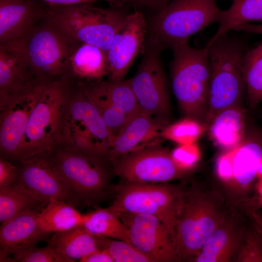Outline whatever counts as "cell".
Segmentation results:
<instances>
[{
  "instance_id": "cell-1",
  "label": "cell",
  "mask_w": 262,
  "mask_h": 262,
  "mask_svg": "<svg viewBox=\"0 0 262 262\" xmlns=\"http://www.w3.org/2000/svg\"><path fill=\"white\" fill-rule=\"evenodd\" d=\"M228 199L220 191L196 181L182 183L176 224L177 262H193L217 226Z\"/></svg>"
},
{
  "instance_id": "cell-2",
  "label": "cell",
  "mask_w": 262,
  "mask_h": 262,
  "mask_svg": "<svg viewBox=\"0 0 262 262\" xmlns=\"http://www.w3.org/2000/svg\"><path fill=\"white\" fill-rule=\"evenodd\" d=\"M78 207H94L114 197L112 166L105 157L61 143L45 153Z\"/></svg>"
},
{
  "instance_id": "cell-3",
  "label": "cell",
  "mask_w": 262,
  "mask_h": 262,
  "mask_svg": "<svg viewBox=\"0 0 262 262\" xmlns=\"http://www.w3.org/2000/svg\"><path fill=\"white\" fill-rule=\"evenodd\" d=\"M122 7L101 8L91 3L65 5L47 3L45 19L73 40L107 51L129 15Z\"/></svg>"
},
{
  "instance_id": "cell-4",
  "label": "cell",
  "mask_w": 262,
  "mask_h": 262,
  "mask_svg": "<svg viewBox=\"0 0 262 262\" xmlns=\"http://www.w3.org/2000/svg\"><path fill=\"white\" fill-rule=\"evenodd\" d=\"M77 42L45 19L21 37L0 44L16 52L37 78L68 77L70 56Z\"/></svg>"
},
{
  "instance_id": "cell-5",
  "label": "cell",
  "mask_w": 262,
  "mask_h": 262,
  "mask_svg": "<svg viewBox=\"0 0 262 262\" xmlns=\"http://www.w3.org/2000/svg\"><path fill=\"white\" fill-rule=\"evenodd\" d=\"M171 49L173 58L170 68L173 93L183 113L204 124L210 78L209 47L193 48L187 42Z\"/></svg>"
},
{
  "instance_id": "cell-6",
  "label": "cell",
  "mask_w": 262,
  "mask_h": 262,
  "mask_svg": "<svg viewBox=\"0 0 262 262\" xmlns=\"http://www.w3.org/2000/svg\"><path fill=\"white\" fill-rule=\"evenodd\" d=\"M69 79L47 84L29 119L17 162L49 152L62 142Z\"/></svg>"
},
{
  "instance_id": "cell-7",
  "label": "cell",
  "mask_w": 262,
  "mask_h": 262,
  "mask_svg": "<svg viewBox=\"0 0 262 262\" xmlns=\"http://www.w3.org/2000/svg\"><path fill=\"white\" fill-rule=\"evenodd\" d=\"M209 47L210 78L205 126L219 112L241 105L245 87L243 49L238 42L223 35Z\"/></svg>"
},
{
  "instance_id": "cell-8",
  "label": "cell",
  "mask_w": 262,
  "mask_h": 262,
  "mask_svg": "<svg viewBox=\"0 0 262 262\" xmlns=\"http://www.w3.org/2000/svg\"><path fill=\"white\" fill-rule=\"evenodd\" d=\"M111 141L109 129L98 110L76 81L70 80L61 143L89 154L108 158Z\"/></svg>"
},
{
  "instance_id": "cell-9",
  "label": "cell",
  "mask_w": 262,
  "mask_h": 262,
  "mask_svg": "<svg viewBox=\"0 0 262 262\" xmlns=\"http://www.w3.org/2000/svg\"><path fill=\"white\" fill-rule=\"evenodd\" d=\"M216 0H173L147 24L148 36L164 49L187 42L193 34L218 22Z\"/></svg>"
},
{
  "instance_id": "cell-10",
  "label": "cell",
  "mask_w": 262,
  "mask_h": 262,
  "mask_svg": "<svg viewBox=\"0 0 262 262\" xmlns=\"http://www.w3.org/2000/svg\"><path fill=\"white\" fill-rule=\"evenodd\" d=\"M182 196V183H143L119 181L108 207L116 213H147L159 218L175 231Z\"/></svg>"
},
{
  "instance_id": "cell-11",
  "label": "cell",
  "mask_w": 262,
  "mask_h": 262,
  "mask_svg": "<svg viewBox=\"0 0 262 262\" xmlns=\"http://www.w3.org/2000/svg\"><path fill=\"white\" fill-rule=\"evenodd\" d=\"M163 50L158 42L148 36L142 60L129 80L140 109L168 125L170 102L161 59Z\"/></svg>"
},
{
  "instance_id": "cell-12",
  "label": "cell",
  "mask_w": 262,
  "mask_h": 262,
  "mask_svg": "<svg viewBox=\"0 0 262 262\" xmlns=\"http://www.w3.org/2000/svg\"><path fill=\"white\" fill-rule=\"evenodd\" d=\"M111 164L114 176L123 182H169L183 178L187 173L177 165L171 152L159 144L120 156Z\"/></svg>"
},
{
  "instance_id": "cell-13",
  "label": "cell",
  "mask_w": 262,
  "mask_h": 262,
  "mask_svg": "<svg viewBox=\"0 0 262 262\" xmlns=\"http://www.w3.org/2000/svg\"><path fill=\"white\" fill-rule=\"evenodd\" d=\"M117 213L130 244L152 262H177L176 232L159 218L147 213Z\"/></svg>"
},
{
  "instance_id": "cell-14",
  "label": "cell",
  "mask_w": 262,
  "mask_h": 262,
  "mask_svg": "<svg viewBox=\"0 0 262 262\" xmlns=\"http://www.w3.org/2000/svg\"><path fill=\"white\" fill-rule=\"evenodd\" d=\"M250 222L245 212L228 199L219 223L194 262H236Z\"/></svg>"
},
{
  "instance_id": "cell-15",
  "label": "cell",
  "mask_w": 262,
  "mask_h": 262,
  "mask_svg": "<svg viewBox=\"0 0 262 262\" xmlns=\"http://www.w3.org/2000/svg\"><path fill=\"white\" fill-rule=\"evenodd\" d=\"M48 82L40 83L0 109L1 158L17 162L30 116Z\"/></svg>"
},
{
  "instance_id": "cell-16",
  "label": "cell",
  "mask_w": 262,
  "mask_h": 262,
  "mask_svg": "<svg viewBox=\"0 0 262 262\" xmlns=\"http://www.w3.org/2000/svg\"><path fill=\"white\" fill-rule=\"evenodd\" d=\"M147 33L143 14L139 11L129 14L107 51L109 80H124L136 57L144 51Z\"/></svg>"
},
{
  "instance_id": "cell-17",
  "label": "cell",
  "mask_w": 262,
  "mask_h": 262,
  "mask_svg": "<svg viewBox=\"0 0 262 262\" xmlns=\"http://www.w3.org/2000/svg\"><path fill=\"white\" fill-rule=\"evenodd\" d=\"M17 163L15 182L20 184L47 204L52 200H58L78 207L45 154L26 159Z\"/></svg>"
},
{
  "instance_id": "cell-18",
  "label": "cell",
  "mask_w": 262,
  "mask_h": 262,
  "mask_svg": "<svg viewBox=\"0 0 262 262\" xmlns=\"http://www.w3.org/2000/svg\"><path fill=\"white\" fill-rule=\"evenodd\" d=\"M262 156V139L252 135L237 147L233 162L232 177L227 188L232 202L251 196L256 185L257 171Z\"/></svg>"
},
{
  "instance_id": "cell-19",
  "label": "cell",
  "mask_w": 262,
  "mask_h": 262,
  "mask_svg": "<svg viewBox=\"0 0 262 262\" xmlns=\"http://www.w3.org/2000/svg\"><path fill=\"white\" fill-rule=\"evenodd\" d=\"M47 4L41 0H0V44L21 37L45 19Z\"/></svg>"
},
{
  "instance_id": "cell-20",
  "label": "cell",
  "mask_w": 262,
  "mask_h": 262,
  "mask_svg": "<svg viewBox=\"0 0 262 262\" xmlns=\"http://www.w3.org/2000/svg\"><path fill=\"white\" fill-rule=\"evenodd\" d=\"M44 82L16 52L0 45V109Z\"/></svg>"
},
{
  "instance_id": "cell-21",
  "label": "cell",
  "mask_w": 262,
  "mask_h": 262,
  "mask_svg": "<svg viewBox=\"0 0 262 262\" xmlns=\"http://www.w3.org/2000/svg\"><path fill=\"white\" fill-rule=\"evenodd\" d=\"M140 109L111 142L108 159L112 163L120 156L150 146L147 143L161 136L167 126Z\"/></svg>"
},
{
  "instance_id": "cell-22",
  "label": "cell",
  "mask_w": 262,
  "mask_h": 262,
  "mask_svg": "<svg viewBox=\"0 0 262 262\" xmlns=\"http://www.w3.org/2000/svg\"><path fill=\"white\" fill-rule=\"evenodd\" d=\"M41 211H26L1 224L0 229V262H11L9 256L17 247L36 244L48 236L40 230L38 219Z\"/></svg>"
},
{
  "instance_id": "cell-23",
  "label": "cell",
  "mask_w": 262,
  "mask_h": 262,
  "mask_svg": "<svg viewBox=\"0 0 262 262\" xmlns=\"http://www.w3.org/2000/svg\"><path fill=\"white\" fill-rule=\"evenodd\" d=\"M108 73L107 51L96 46L79 42L69 60L68 77L75 81H96Z\"/></svg>"
},
{
  "instance_id": "cell-24",
  "label": "cell",
  "mask_w": 262,
  "mask_h": 262,
  "mask_svg": "<svg viewBox=\"0 0 262 262\" xmlns=\"http://www.w3.org/2000/svg\"><path fill=\"white\" fill-rule=\"evenodd\" d=\"M205 126L218 146L226 151L232 149L243 140L245 111L241 105L228 108L216 114Z\"/></svg>"
},
{
  "instance_id": "cell-25",
  "label": "cell",
  "mask_w": 262,
  "mask_h": 262,
  "mask_svg": "<svg viewBox=\"0 0 262 262\" xmlns=\"http://www.w3.org/2000/svg\"><path fill=\"white\" fill-rule=\"evenodd\" d=\"M47 241L60 254L74 261L80 260L99 249L98 236L82 225L53 233Z\"/></svg>"
},
{
  "instance_id": "cell-26",
  "label": "cell",
  "mask_w": 262,
  "mask_h": 262,
  "mask_svg": "<svg viewBox=\"0 0 262 262\" xmlns=\"http://www.w3.org/2000/svg\"><path fill=\"white\" fill-rule=\"evenodd\" d=\"M86 217L74 206L63 201L52 200L40 212L38 223L40 231L49 235L82 225Z\"/></svg>"
},
{
  "instance_id": "cell-27",
  "label": "cell",
  "mask_w": 262,
  "mask_h": 262,
  "mask_svg": "<svg viewBox=\"0 0 262 262\" xmlns=\"http://www.w3.org/2000/svg\"><path fill=\"white\" fill-rule=\"evenodd\" d=\"M47 204L17 183L0 187V222L2 224L26 211H41Z\"/></svg>"
},
{
  "instance_id": "cell-28",
  "label": "cell",
  "mask_w": 262,
  "mask_h": 262,
  "mask_svg": "<svg viewBox=\"0 0 262 262\" xmlns=\"http://www.w3.org/2000/svg\"><path fill=\"white\" fill-rule=\"evenodd\" d=\"M76 82L98 110L109 129L112 140L120 133L131 118L113 105L101 90L98 81H76Z\"/></svg>"
},
{
  "instance_id": "cell-29",
  "label": "cell",
  "mask_w": 262,
  "mask_h": 262,
  "mask_svg": "<svg viewBox=\"0 0 262 262\" xmlns=\"http://www.w3.org/2000/svg\"><path fill=\"white\" fill-rule=\"evenodd\" d=\"M253 21H262V0H233L229 9L221 11L218 30L208 43L231 29Z\"/></svg>"
},
{
  "instance_id": "cell-30",
  "label": "cell",
  "mask_w": 262,
  "mask_h": 262,
  "mask_svg": "<svg viewBox=\"0 0 262 262\" xmlns=\"http://www.w3.org/2000/svg\"><path fill=\"white\" fill-rule=\"evenodd\" d=\"M86 213L82 226L91 234L99 237L122 240L130 243L127 229L117 213L108 207H95Z\"/></svg>"
},
{
  "instance_id": "cell-31",
  "label": "cell",
  "mask_w": 262,
  "mask_h": 262,
  "mask_svg": "<svg viewBox=\"0 0 262 262\" xmlns=\"http://www.w3.org/2000/svg\"><path fill=\"white\" fill-rule=\"evenodd\" d=\"M242 71L250 106L262 101V43L244 55Z\"/></svg>"
},
{
  "instance_id": "cell-32",
  "label": "cell",
  "mask_w": 262,
  "mask_h": 262,
  "mask_svg": "<svg viewBox=\"0 0 262 262\" xmlns=\"http://www.w3.org/2000/svg\"><path fill=\"white\" fill-rule=\"evenodd\" d=\"M98 85L113 105L130 119L140 108L131 88L129 79L127 80L98 81Z\"/></svg>"
},
{
  "instance_id": "cell-33",
  "label": "cell",
  "mask_w": 262,
  "mask_h": 262,
  "mask_svg": "<svg viewBox=\"0 0 262 262\" xmlns=\"http://www.w3.org/2000/svg\"><path fill=\"white\" fill-rule=\"evenodd\" d=\"M205 130L203 123L188 117L167 125L162 131L161 136L180 145H187L194 143Z\"/></svg>"
},
{
  "instance_id": "cell-34",
  "label": "cell",
  "mask_w": 262,
  "mask_h": 262,
  "mask_svg": "<svg viewBox=\"0 0 262 262\" xmlns=\"http://www.w3.org/2000/svg\"><path fill=\"white\" fill-rule=\"evenodd\" d=\"M12 262H74L75 261L58 252L47 244L39 248L34 244H27L16 247L12 252Z\"/></svg>"
},
{
  "instance_id": "cell-35",
  "label": "cell",
  "mask_w": 262,
  "mask_h": 262,
  "mask_svg": "<svg viewBox=\"0 0 262 262\" xmlns=\"http://www.w3.org/2000/svg\"><path fill=\"white\" fill-rule=\"evenodd\" d=\"M98 239L99 249L106 250L114 262H152L128 242L99 236Z\"/></svg>"
},
{
  "instance_id": "cell-36",
  "label": "cell",
  "mask_w": 262,
  "mask_h": 262,
  "mask_svg": "<svg viewBox=\"0 0 262 262\" xmlns=\"http://www.w3.org/2000/svg\"><path fill=\"white\" fill-rule=\"evenodd\" d=\"M236 262H262V234L251 221Z\"/></svg>"
},
{
  "instance_id": "cell-37",
  "label": "cell",
  "mask_w": 262,
  "mask_h": 262,
  "mask_svg": "<svg viewBox=\"0 0 262 262\" xmlns=\"http://www.w3.org/2000/svg\"><path fill=\"white\" fill-rule=\"evenodd\" d=\"M171 154L177 165L187 172L194 166L200 158L199 150L195 143L180 145L174 149Z\"/></svg>"
},
{
  "instance_id": "cell-38",
  "label": "cell",
  "mask_w": 262,
  "mask_h": 262,
  "mask_svg": "<svg viewBox=\"0 0 262 262\" xmlns=\"http://www.w3.org/2000/svg\"><path fill=\"white\" fill-rule=\"evenodd\" d=\"M236 147L226 150L218 157L216 161L217 176L226 188L229 186L232 179L233 162Z\"/></svg>"
},
{
  "instance_id": "cell-39",
  "label": "cell",
  "mask_w": 262,
  "mask_h": 262,
  "mask_svg": "<svg viewBox=\"0 0 262 262\" xmlns=\"http://www.w3.org/2000/svg\"><path fill=\"white\" fill-rule=\"evenodd\" d=\"M14 162L0 158V187L7 186L15 182L17 165Z\"/></svg>"
},
{
  "instance_id": "cell-40",
  "label": "cell",
  "mask_w": 262,
  "mask_h": 262,
  "mask_svg": "<svg viewBox=\"0 0 262 262\" xmlns=\"http://www.w3.org/2000/svg\"><path fill=\"white\" fill-rule=\"evenodd\" d=\"M42 1L52 5H72L82 3H91L98 1H105L111 6H123L130 0H41Z\"/></svg>"
},
{
  "instance_id": "cell-41",
  "label": "cell",
  "mask_w": 262,
  "mask_h": 262,
  "mask_svg": "<svg viewBox=\"0 0 262 262\" xmlns=\"http://www.w3.org/2000/svg\"><path fill=\"white\" fill-rule=\"evenodd\" d=\"M170 0H130L135 5L147 7L158 13L169 3Z\"/></svg>"
},
{
  "instance_id": "cell-42",
  "label": "cell",
  "mask_w": 262,
  "mask_h": 262,
  "mask_svg": "<svg viewBox=\"0 0 262 262\" xmlns=\"http://www.w3.org/2000/svg\"><path fill=\"white\" fill-rule=\"evenodd\" d=\"M81 262H114L109 253L105 249H98L88 255L82 258Z\"/></svg>"
},
{
  "instance_id": "cell-43",
  "label": "cell",
  "mask_w": 262,
  "mask_h": 262,
  "mask_svg": "<svg viewBox=\"0 0 262 262\" xmlns=\"http://www.w3.org/2000/svg\"><path fill=\"white\" fill-rule=\"evenodd\" d=\"M240 209L259 210L262 208V198L257 196H251L243 201L236 203Z\"/></svg>"
},
{
  "instance_id": "cell-44",
  "label": "cell",
  "mask_w": 262,
  "mask_h": 262,
  "mask_svg": "<svg viewBox=\"0 0 262 262\" xmlns=\"http://www.w3.org/2000/svg\"><path fill=\"white\" fill-rule=\"evenodd\" d=\"M252 223L262 234V213L258 210H243Z\"/></svg>"
},
{
  "instance_id": "cell-45",
  "label": "cell",
  "mask_w": 262,
  "mask_h": 262,
  "mask_svg": "<svg viewBox=\"0 0 262 262\" xmlns=\"http://www.w3.org/2000/svg\"><path fill=\"white\" fill-rule=\"evenodd\" d=\"M235 30L262 34V24L253 25L246 24L238 27Z\"/></svg>"
},
{
  "instance_id": "cell-46",
  "label": "cell",
  "mask_w": 262,
  "mask_h": 262,
  "mask_svg": "<svg viewBox=\"0 0 262 262\" xmlns=\"http://www.w3.org/2000/svg\"><path fill=\"white\" fill-rule=\"evenodd\" d=\"M255 189L257 193L256 196L262 198V179L258 180V181L256 183Z\"/></svg>"
},
{
  "instance_id": "cell-47",
  "label": "cell",
  "mask_w": 262,
  "mask_h": 262,
  "mask_svg": "<svg viewBox=\"0 0 262 262\" xmlns=\"http://www.w3.org/2000/svg\"><path fill=\"white\" fill-rule=\"evenodd\" d=\"M256 176L258 180L262 179V156L259 164Z\"/></svg>"
}]
</instances>
